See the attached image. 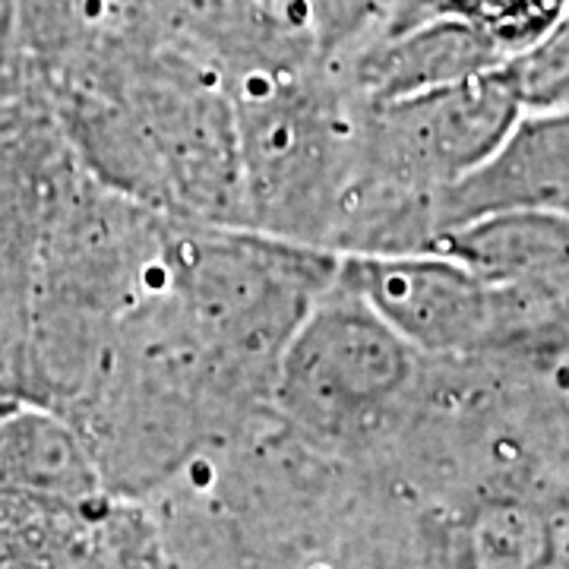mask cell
<instances>
[{
	"label": "cell",
	"instance_id": "1",
	"mask_svg": "<svg viewBox=\"0 0 569 569\" xmlns=\"http://www.w3.org/2000/svg\"><path fill=\"white\" fill-rule=\"evenodd\" d=\"M168 295L206 348L269 402L284 346L339 276V257L247 224L168 219Z\"/></svg>",
	"mask_w": 569,
	"mask_h": 569
},
{
	"label": "cell",
	"instance_id": "2",
	"mask_svg": "<svg viewBox=\"0 0 569 569\" xmlns=\"http://www.w3.org/2000/svg\"><path fill=\"white\" fill-rule=\"evenodd\" d=\"M228 92L247 228L329 250L358 152L361 99L329 67L257 70L228 82Z\"/></svg>",
	"mask_w": 569,
	"mask_h": 569
},
{
	"label": "cell",
	"instance_id": "3",
	"mask_svg": "<svg viewBox=\"0 0 569 569\" xmlns=\"http://www.w3.org/2000/svg\"><path fill=\"white\" fill-rule=\"evenodd\" d=\"M421 365L425 355L336 276L284 346L269 408L317 447L367 462L392 437Z\"/></svg>",
	"mask_w": 569,
	"mask_h": 569
},
{
	"label": "cell",
	"instance_id": "4",
	"mask_svg": "<svg viewBox=\"0 0 569 569\" xmlns=\"http://www.w3.org/2000/svg\"><path fill=\"white\" fill-rule=\"evenodd\" d=\"M339 279L425 358L500 351V284L447 250L339 257Z\"/></svg>",
	"mask_w": 569,
	"mask_h": 569
},
{
	"label": "cell",
	"instance_id": "5",
	"mask_svg": "<svg viewBox=\"0 0 569 569\" xmlns=\"http://www.w3.org/2000/svg\"><path fill=\"white\" fill-rule=\"evenodd\" d=\"M512 212L569 216V108L522 111L488 159L440 193V244L466 224Z\"/></svg>",
	"mask_w": 569,
	"mask_h": 569
},
{
	"label": "cell",
	"instance_id": "6",
	"mask_svg": "<svg viewBox=\"0 0 569 569\" xmlns=\"http://www.w3.org/2000/svg\"><path fill=\"white\" fill-rule=\"evenodd\" d=\"M503 61L481 32L452 17L387 22L348 58L329 67L361 102H396L471 80Z\"/></svg>",
	"mask_w": 569,
	"mask_h": 569
},
{
	"label": "cell",
	"instance_id": "7",
	"mask_svg": "<svg viewBox=\"0 0 569 569\" xmlns=\"http://www.w3.org/2000/svg\"><path fill=\"white\" fill-rule=\"evenodd\" d=\"M437 250L459 257L493 284L557 279L569 272V216H490L447 234Z\"/></svg>",
	"mask_w": 569,
	"mask_h": 569
},
{
	"label": "cell",
	"instance_id": "8",
	"mask_svg": "<svg viewBox=\"0 0 569 569\" xmlns=\"http://www.w3.org/2000/svg\"><path fill=\"white\" fill-rule=\"evenodd\" d=\"M269 13L326 63L348 58L380 32L402 0H263Z\"/></svg>",
	"mask_w": 569,
	"mask_h": 569
},
{
	"label": "cell",
	"instance_id": "9",
	"mask_svg": "<svg viewBox=\"0 0 569 569\" xmlns=\"http://www.w3.org/2000/svg\"><path fill=\"white\" fill-rule=\"evenodd\" d=\"M569 0H402L387 22L418 17H452L466 22L507 58L541 39L553 22L563 20Z\"/></svg>",
	"mask_w": 569,
	"mask_h": 569
},
{
	"label": "cell",
	"instance_id": "10",
	"mask_svg": "<svg viewBox=\"0 0 569 569\" xmlns=\"http://www.w3.org/2000/svg\"><path fill=\"white\" fill-rule=\"evenodd\" d=\"M500 77L507 80L519 111H567L569 108V10L541 39L507 54Z\"/></svg>",
	"mask_w": 569,
	"mask_h": 569
}]
</instances>
